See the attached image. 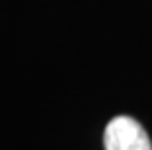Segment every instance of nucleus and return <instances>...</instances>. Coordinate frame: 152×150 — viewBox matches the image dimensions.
<instances>
[{
	"instance_id": "obj_1",
	"label": "nucleus",
	"mask_w": 152,
	"mask_h": 150,
	"mask_svg": "<svg viewBox=\"0 0 152 150\" xmlns=\"http://www.w3.org/2000/svg\"><path fill=\"white\" fill-rule=\"evenodd\" d=\"M105 150H152L144 127L133 117H113L103 131Z\"/></svg>"
}]
</instances>
